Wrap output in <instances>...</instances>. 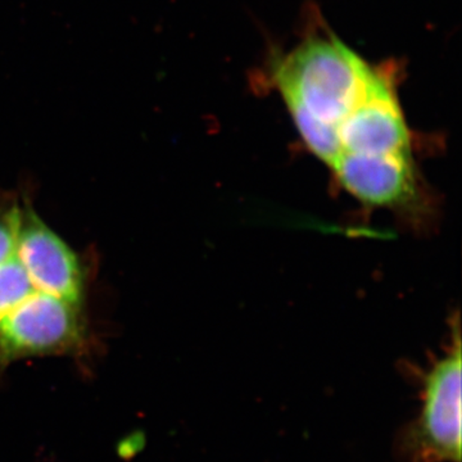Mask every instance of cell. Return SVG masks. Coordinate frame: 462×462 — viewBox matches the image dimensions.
I'll list each match as a JSON object with an SVG mask.
<instances>
[{
	"label": "cell",
	"mask_w": 462,
	"mask_h": 462,
	"mask_svg": "<svg viewBox=\"0 0 462 462\" xmlns=\"http://www.w3.org/2000/svg\"><path fill=\"white\" fill-rule=\"evenodd\" d=\"M87 343L83 306L36 291L0 319V367L41 356L72 355Z\"/></svg>",
	"instance_id": "cell-3"
},
{
	"label": "cell",
	"mask_w": 462,
	"mask_h": 462,
	"mask_svg": "<svg viewBox=\"0 0 462 462\" xmlns=\"http://www.w3.org/2000/svg\"><path fill=\"white\" fill-rule=\"evenodd\" d=\"M21 205L17 202L0 206V264L16 254Z\"/></svg>",
	"instance_id": "cell-6"
},
{
	"label": "cell",
	"mask_w": 462,
	"mask_h": 462,
	"mask_svg": "<svg viewBox=\"0 0 462 462\" xmlns=\"http://www.w3.org/2000/svg\"><path fill=\"white\" fill-rule=\"evenodd\" d=\"M35 291L36 288L16 254L0 264V319L16 309Z\"/></svg>",
	"instance_id": "cell-5"
},
{
	"label": "cell",
	"mask_w": 462,
	"mask_h": 462,
	"mask_svg": "<svg viewBox=\"0 0 462 462\" xmlns=\"http://www.w3.org/2000/svg\"><path fill=\"white\" fill-rule=\"evenodd\" d=\"M397 452L409 462L461 461V343L425 375L420 413L400 431Z\"/></svg>",
	"instance_id": "cell-2"
},
{
	"label": "cell",
	"mask_w": 462,
	"mask_h": 462,
	"mask_svg": "<svg viewBox=\"0 0 462 462\" xmlns=\"http://www.w3.org/2000/svg\"><path fill=\"white\" fill-rule=\"evenodd\" d=\"M16 257L36 291L83 306L85 273L80 257L27 200L21 205Z\"/></svg>",
	"instance_id": "cell-4"
},
{
	"label": "cell",
	"mask_w": 462,
	"mask_h": 462,
	"mask_svg": "<svg viewBox=\"0 0 462 462\" xmlns=\"http://www.w3.org/2000/svg\"><path fill=\"white\" fill-rule=\"evenodd\" d=\"M275 79L307 147L330 167L339 130L382 75L342 42L319 39L288 54Z\"/></svg>",
	"instance_id": "cell-1"
}]
</instances>
